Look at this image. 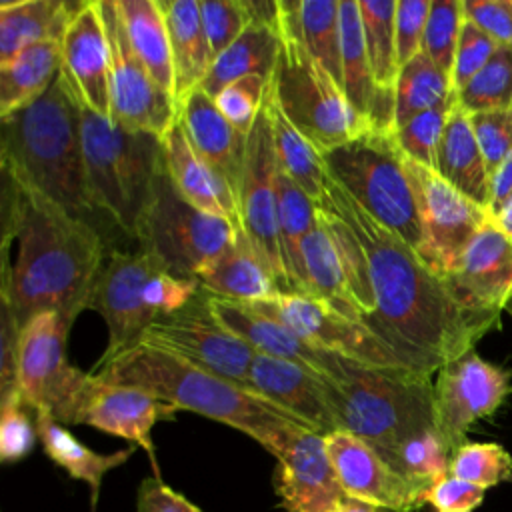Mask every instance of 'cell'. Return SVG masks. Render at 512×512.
<instances>
[{
    "label": "cell",
    "instance_id": "ba28073f",
    "mask_svg": "<svg viewBox=\"0 0 512 512\" xmlns=\"http://www.w3.org/2000/svg\"><path fill=\"white\" fill-rule=\"evenodd\" d=\"M272 94L284 116L316 146L328 152L364 132L370 122L348 102L342 86L310 56L296 34L282 28Z\"/></svg>",
    "mask_w": 512,
    "mask_h": 512
},
{
    "label": "cell",
    "instance_id": "5bb4252c",
    "mask_svg": "<svg viewBox=\"0 0 512 512\" xmlns=\"http://www.w3.org/2000/svg\"><path fill=\"white\" fill-rule=\"evenodd\" d=\"M408 160V158H406ZM418 196L422 246L418 256L442 278L450 276L470 240L492 220L490 212L450 186L436 170L408 160Z\"/></svg>",
    "mask_w": 512,
    "mask_h": 512
},
{
    "label": "cell",
    "instance_id": "1f68e13d",
    "mask_svg": "<svg viewBox=\"0 0 512 512\" xmlns=\"http://www.w3.org/2000/svg\"><path fill=\"white\" fill-rule=\"evenodd\" d=\"M280 44V28L250 18L246 30L218 58H214L200 88L210 96H216L226 84L246 76L270 80L278 62Z\"/></svg>",
    "mask_w": 512,
    "mask_h": 512
},
{
    "label": "cell",
    "instance_id": "8992f818",
    "mask_svg": "<svg viewBox=\"0 0 512 512\" xmlns=\"http://www.w3.org/2000/svg\"><path fill=\"white\" fill-rule=\"evenodd\" d=\"M78 114L92 200L136 248L162 164V136L126 130L80 102Z\"/></svg>",
    "mask_w": 512,
    "mask_h": 512
},
{
    "label": "cell",
    "instance_id": "c3c4849f",
    "mask_svg": "<svg viewBox=\"0 0 512 512\" xmlns=\"http://www.w3.org/2000/svg\"><path fill=\"white\" fill-rule=\"evenodd\" d=\"M198 4L212 58H218L246 30L248 10L244 0H198Z\"/></svg>",
    "mask_w": 512,
    "mask_h": 512
},
{
    "label": "cell",
    "instance_id": "7dc6e473",
    "mask_svg": "<svg viewBox=\"0 0 512 512\" xmlns=\"http://www.w3.org/2000/svg\"><path fill=\"white\" fill-rule=\"evenodd\" d=\"M36 442L40 440L34 410L26 406L20 392L0 398V460L16 464L34 450Z\"/></svg>",
    "mask_w": 512,
    "mask_h": 512
},
{
    "label": "cell",
    "instance_id": "4fadbf2b",
    "mask_svg": "<svg viewBox=\"0 0 512 512\" xmlns=\"http://www.w3.org/2000/svg\"><path fill=\"white\" fill-rule=\"evenodd\" d=\"M268 94V92H266ZM276 152L268 102L264 100L248 136L238 188L240 230L274 274L282 292H292L286 276L276 220Z\"/></svg>",
    "mask_w": 512,
    "mask_h": 512
},
{
    "label": "cell",
    "instance_id": "9a60e30c",
    "mask_svg": "<svg viewBox=\"0 0 512 512\" xmlns=\"http://www.w3.org/2000/svg\"><path fill=\"white\" fill-rule=\"evenodd\" d=\"M110 52V120L132 132L162 136L176 118V102L136 56L116 0H98Z\"/></svg>",
    "mask_w": 512,
    "mask_h": 512
},
{
    "label": "cell",
    "instance_id": "e575fe53",
    "mask_svg": "<svg viewBox=\"0 0 512 512\" xmlns=\"http://www.w3.org/2000/svg\"><path fill=\"white\" fill-rule=\"evenodd\" d=\"M78 6L64 0L0 2V64L32 44L60 38Z\"/></svg>",
    "mask_w": 512,
    "mask_h": 512
},
{
    "label": "cell",
    "instance_id": "f5cc1de1",
    "mask_svg": "<svg viewBox=\"0 0 512 512\" xmlns=\"http://www.w3.org/2000/svg\"><path fill=\"white\" fill-rule=\"evenodd\" d=\"M430 2L432 0H396L394 32L400 68L422 52Z\"/></svg>",
    "mask_w": 512,
    "mask_h": 512
},
{
    "label": "cell",
    "instance_id": "8d00e7d4",
    "mask_svg": "<svg viewBox=\"0 0 512 512\" xmlns=\"http://www.w3.org/2000/svg\"><path fill=\"white\" fill-rule=\"evenodd\" d=\"M128 40L154 82L174 98L170 36L160 0H116Z\"/></svg>",
    "mask_w": 512,
    "mask_h": 512
},
{
    "label": "cell",
    "instance_id": "3957f363",
    "mask_svg": "<svg viewBox=\"0 0 512 512\" xmlns=\"http://www.w3.org/2000/svg\"><path fill=\"white\" fill-rule=\"evenodd\" d=\"M0 164L116 248L110 234L118 228L98 210L88 188L78 98L62 72L38 100L2 118Z\"/></svg>",
    "mask_w": 512,
    "mask_h": 512
},
{
    "label": "cell",
    "instance_id": "836d02e7",
    "mask_svg": "<svg viewBox=\"0 0 512 512\" xmlns=\"http://www.w3.org/2000/svg\"><path fill=\"white\" fill-rule=\"evenodd\" d=\"M62 72L60 38H48L24 48L0 64V118L38 100Z\"/></svg>",
    "mask_w": 512,
    "mask_h": 512
},
{
    "label": "cell",
    "instance_id": "d590c367",
    "mask_svg": "<svg viewBox=\"0 0 512 512\" xmlns=\"http://www.w3.org/2000/svg\"><path fill=\"white\" fill-rule=\"evenodd\" d=\"M304 292L314 296L348 318L362 322V310L350 290L344 266L328 230L318 222L304 236L300 246Z\"/></svg>",
    "mask_w": 512,
    "mask_h": 512
},
{
    "label": "cell",
    "instance_id": "5b68a950",
    "mask_svg": "<svg viewBox=\"0 0 512 512\" xmlns=\"http://www.w3.org/2000/svg\"><path fill=\"white\" fill-rule=\"evenodd\" d=\"M326 388L338 428L362 438L392 468L406 442L436 428L432 376L340 358Z\"/></svg>",
    "mask_w": 512,
    "mask_h": 512
},
{
    "label": "cell",
    "instance_id": "f6af8a7d",
    "mask_svg": "<svg viewBox=\"0 0 512 512\" xmlns=\"http://www.w3.org/2000/svg\"><path fill=\"white\" fill-rule=\"evenodd\" d=\"M464 24V0H432L424 30L422 52L448 76Z\"/></svg>",
    "mask_w": 512,
    "mask_h": 512
},
{
    "label": "cell",
    "instance_id": "680465c9",
    "mask_svg": "<svg viewBox=\"0 0 512 512\" xmlns=\"http://www.w3.org/2000/svg\"><path fill=\"white\" fill-rule=\"evenodd\" d=\"M492 222L512 240V198L506 202V206L496 216H492Z\"/></svg>",
    "mask_w": 512,
    "mask_h": 512
},
{
    "label": "cell",
    "instance_id": "603a6c76",
    "mask_svg": "<svg viewBox=\"0 0 512 512\" xmlns=\"http://www.w3.org/2000/svg\"><path fill=\"white\" fill-rule=\"evenodd\" d=\"M248 388L322 436L338 430L326 380L300 364L256 354Z\"/></svg>",
    "mask_w": 512,
    "mask_h": 512
},
{
    "label": "cell",
    "instance_id": "484cf974",
    "mask_svg": "<svg viewBox=\"0 0 512 512\" xmlns=\"http://www.w3.org/2000/svg\"><path fill=\"white\" fill-rule=\"evenodd\" d=\"M162 154L168 176L186 202L240 228L234 190L194 152L178 118H174L170 128L162 134Z\"/></svg>",
    "mask_w": 512,
    "mask_h": 512
},
{
    "label": "cell",
    "instance_id": "f546056e",
    "mask_svg": "<svg viewBox=\"0 0 512 512\" xmlns=\"http://www.w3.org/2000/svg\"><path fill=\"white\" fill-rule=\"evenodd\" d=\"M174 70V102L178 104L188 92L202 86L214 62L208 38L200 20L198 0H160Z\"/></svg>",
    "mask_w": 512,
    "mask_h": 512
},
{
    "label": "cell",
    "instance_id": "74e56055",
    "mask_svg": "<svg viewBox=\"0 0 512 512\" xmlns=\"http://www.w3.org/2000/svg\"><path fill=\"white\" fill-rule=\"evenodd\" d=\"M268 112L272 124V138H274V152L278 168L298 186L302 188L312 200H318L324 192L326 184V168L322 162V154L316 146L284 116L280 110L270 82H268Z\"/></svg>",
    "mask_w": 512,
    "mask_h": 512
},
{
    "label": "cell",
    "instance_id": "7a4b0ae2",
    "mask_svg": "<svg viewBox=\"0 0 512 512\" xmlns=\"http://www.w3.org/2000/svg\"><path fill=\"white\" fill-rule=\"evenodd\" d=\"M4 176L0 300L22 328L40 312H58L68 326L90 308L102 262L112 248L88 222L68 214L10 172Z\"/></svg>",
    "mask_w": 512,
    "mask_h": 512
},
{
    "label": "cell",
    "instance_id": "4dcf8cb0",
    "mask_svg": "<svg viewBox=\"0 0 512 512\" xmlns=\"http://www.w3.org/2000/svg\"><path fill=\"white\" fill-rule=\"evenodd\" d=\"M36 428H38V440L44 450V454L66 474L74 480H82L88 484L92 494V504L98 500V492L102 486L104 476L120 468L130 460L136 446H128L110 454H100L88 448L84 442H80L64 424L54 420L48 412H34Z\"/></svg>",
    "mask_w": 512,
    "mask_h": 512
},
{
    "label": "cell",
    "instance_id": "83f0119b",
    "mask_svg": "<svg viewBox=\"0 0 512 512\" xmlns=\"http://www.w3.org/2000/svg\"><path fill=\"white\" fill-rule=\"evenodd\" d=\"M434 170L466 198L486 210L490 208V176L470 124V114L458 102L448 116L438 144Z\"/></svg>",
    "mask_w": 512,
    "mask_h": 512
},
{
    "label": "cell",
    "instance_id": "6f0895ef",
    "mask_svg": "<svg viewBox=\"0 0 512 512\" xmlns=\"http://www.w3.org/2000/svg\"><path fill=\"white\" fill-rule=\"evenodd\" d=\"M512 198V154L490 176V216H496Z\"/></svg>",
    "mask_w": 512,
    "mask_h": 512
},
{
    "label": "cell",
    "instance_id": "7bdbcfd3",
    "mask_svg": "<svg viewBox=\"0 0 512 512\" xmlns=\"http://www.w3.org/2000/svg\"><path fill=\"white\" fill-rule=\"evenodd\" d=\"M468 114L512 108V46H498L488 64L456 94Z\"/></svg>",
    "mask_w": 512,
    "mask_h": 512
},
{
    "label": "cell",
    "instance_id": "30bf717a",
    "mask_svg": "<svg viewBox=\"0 0 512 512\" xmlns=\"http://www.w3.org/2000/svg\"><path fill=\"white\" fill-rule=\"evenodd\" d=\"M168 270L146 248H110L98 272L90 310H96L108 328V344L96 364L136 346L148 326L160 316L152 300V280Z\"/></svg>",
    "mask_w": 512,
    "mask_h": 512
},
{
    "label": "cell",
    "instance_id": "52a82bcc",
    "mask_svg": "<svg viewBox=\"0 0 512 512\" xmlns=\"http://www.w3.org/2000/svg\"><path fill=\"white\" fill-rule=\"evenodd\" d=\"M322 162L326 174L368 216L416 252L420 250L418 196L394 130H368L342 146L322 152Z\"/></svg>",
    "mask_w": 512,
    "mask_h": 512
},
{
    "label": "cell",
    "instance_id": "ffe728a7",
    "mask_svg": "<svg viewBox=\"0 0 512 512\" xmlns=\"http://www.w3.org/2000/svg\"><path fill=\"white\" fill-rule=\"evenodd\" d=\"M272 484L284 512H334L346 498L324 436L306 426H300L276 456Z\"/></svg>",
    "mask_w": 512,
    "mask_h": 512
},
{
    "label": "cell",
    "instance_id": "11a10c76",
    "mask_svg": "<svg viewBox=\"0 0 512 512\" xmlns=\"http://www.w3.org/2000/svg\"><path fill=\"white\" fill-rule=\"evenodd\" d=\"M464 16L498 46H512V0H464Z\"/></svg>",
    "mask_w": 512,
    "mask_h": 512
},
{
    "label": "cell",
    "instance_id": "f35d334b",
    "mask_svg": "<svg viewBox=\"0 0 512 512\" xmlns=\"http://www.w3.org/2000/svg\"><path fill=\"white\" fill-rule=\"evenodd\" d=\"M276 220L282 260L292 292H304L300 246L316 224L314 200L298 188L280 168L276 170Z\"/></svg>",
    "mask_w": 512,
    "mask_h": 512
},
{
    "label": "cell",
    "instance_id": "d6986e66",
    "mask_svg": "<svg viewBox=\"0 0 512 512\" xmlns=\"http://www.w3.org/2000/svg\"><path fill=\"white\" fill-rule=\"evenodd\" d=\"M176 412V408L140 388L104 382L88 372V380L76 402L72 426L82 424L128 440L130 446L146 450L154 462L152 428L162 420H172Z\"/></svg>",
    "mask_w": 512,
    "mask_h": 512
},
{
    "label": "cell",
    "instance_id": "e0dca14e",
    "mask_svg": "<svg viewBox=\"0 0 512 512\" xmlns=\"http://www.w3.org/2000/svg\"><path fill=\"white\" fill-rule=\"evenodd\" d=\"M512 394V372L474 350L448 362L434 378V418L450 452L466 442L474 422L492 416Z\"/></svg>",
    "mask_w": 512,
    "mask_h": 512
},
{
    "label": "cell",
    "instance_id": "60d3db41",
    "mask_svg": "<svg viewBox=\"0 0 512 512\" xmlns=\"http://www.w3.org/2000/svg\"><path fill=\"white\" fill-rule=\"evenodd\" d=\"M358 4L374 84L380 92L394 94L400 72L394 32L396 0H358Z\"/></svg>",
    "mask_w": 512,
    "mask_h": 512
},
{
    "label": "cell",
    "instance_id": "db71d44e",
    "mask_svg": "<svg viewBox=\"0 0 512 512\" xmlns=\"http://www.w3.org/2000/svg\"><path fill=\"white\" fill-rule=\"evenodd\" d=\"M484 494V488L446 474L426 490V504L434 512H476Z\"/></svg>",
    "mask_w": 512,
    "mask_h": 512
},
{
    "label": "cell",
    "instance_id": "8fae6325",
    "mask_svg": "<svg viewBox=\"0 0 512 512\" xmlns=\"http://www.w3.org/2000/svg\"><path fill=\"white\" fill-rule=\"evenodd\" d=\"M70 326L58 312H40L20 328L16 390L34 412H48L64 426H72L78 396L88 372L66 360Z\"/></svg>",
    "mask_w": 512,
    "mask_h": 512
},
{
    "label": "cell",
    "instance_id": "6da1fadb",
    "mask_svg": "<svg viewBox=\"0 0 512 512\" xmlns=\"http://www.w3.org/2000/svg\"><path fill=\"white\" fill-rule=\"evenodd\" d=\"M318 202L338 212L360 238L374 294V310L362 322L388 344L404 368L434 376L500 326L502 310L462 304L446 278L368 216L330 176Z\"/></svg>",
    "mask_w": 512,
    "mask_h": 512
},
{
    "label": "cell",
    "instance_id": "b9f144b4",
    "mask_svg": "<svg viewBox=\"0 0 512 512\" xmlns=\"http://www.w3.org/2000/svg\"><path fill=\"white\" fill-rule=\"evenodd\" d=\"M314 206H316L318 222L328 230V234L338 250L350 290L362 310V320H364L374 310V294H372V286H370L368 260H366L364 246H362L360 238L356 236V232L350 228V224L338 212H334L330 206H326L324 202H318V200L314 202Z\"/></svg>",
    "mask_w": 512,
    "mask_h": 512
},
{
    "label": "cell",
    "instance_id": "cb8c5ba5",
    "mask_svg": "<svg viewBox=\"0 0 512 512\" xmlns=\"http://www.w3.org/2000/svg\"><path fill=\"white\" fill-rule=\"evenodd\" d=\"M458 300L478 310H504L512 298V240L490 220L446 276Z\"/></svg>",
    "mask_w": 512,
    "mask_h": 512
},
{
    "label": "cell",
    "instance_id": "f1b7e54d",
    "mask_svg": "<svg viewBox=\"0 0 512 512\" xmlns=\"http://www.w3.org/2000/svg\"><path fill=\"white\" fill-rule=\"evenodd\" d=\"M198 282L210 294L240 302H258L282 292L274 274L242 230H238L232 244L200 272Z\"/></svg>",
    "mask_w": 512,
    "mask_h": 512
},
{
    "label": "cell",
    "instance_id": "681fc988",
    "mask_svg": "<svg viewBox=\"0 0 512 512\" xmlns=\"http://www.w3.org/2000/svg\"><path fill=\"white\" fill-rule=\"evenodd\" d=\"M268 82L260 76H246L226 84L216 96V106L230 120V124L248 136L258 112L264 106Z\"/></svg>",
    "mask_w": 512,
    "mask_h": 512
},
{
    "label": "cell",
    "instance_id": "ab89813d",
    "mask_svg": "<svg viewBox=\"0 0 512 512\" xmlns=\"http://www.w3.org/2000/svg\"><path fill=\"white\" fill-rule=\"evenodd\" d=\"M454 102L456 92L450 76L420 52L398 72L394 88V128L426 110Z\"/></svg>",
    "mask_w": 512,
    "mask_h": 512
},
{
    "label": "cell",
    "instance_id": "9f6ffc18",
    "mask_svg": "<svg viewBox=\"0 0 512 512\" xmlns=\"http://www.w3.org/2000/svg\"><path fill=\"white\" fill-rule=\"evenodd\" d=\"M136 512H206L160 476H148L136 492Z\"/></svg>",
    "mask_w": 512,
    "mask_h": 512
},
{
    "label": "cell",
    "instance_id": "4316f807",
    "mask_svg": "<svg viewBox=\"0 0 512 512\" xmlns=\"http://www.w3.org/2000/svg\"><path fill=\"white\" fill-rule=\"evenodd\" d=\"M342 90L372 130H394V94L376 88L364 44L358 0H340Z\"/></svg>",
    "mask_w": 512,
    "mask_h": 512
},
{
    "label": "cell",
    "instance_id": "7c38bea8",
    "mask_svg": "<svg viewBox=\"0 0 512 512\" xmlns=\"http://www.w3.org/2000/svg\"><path fill=\"white\" fill-rule=\"evenodd\" d=\"M138 344L174 354L250 390V366L256 352L218 320L204 288L182 308L158 316Z\"/></svg>",
    "mask_w": 512,
    "mask_h": 512
},
{
    "label": "cell",
    "instance_id": "6125c7cd",
    "mask_svg": "<svg viewBox=\"0 0 512 512\" xmlns=\"http://www.w3.org/2000/svg\"><path fill=\"white\" fill-rule=\"evenodd\" d=\"M380 512H392V510H380Z\"/></svg>",
    "mask_w": 512,
    "mask_h": 512
},
{
    "label": "cell",
    "instance_id": "d4e9b609",
    "mask_svg": "<svg viewBox=\"0 0 512 512\" xmlns=\"http://www.w3.org/2000/svg\"><path fill=\"white\" fill-rule=\"evenodd\" d=\"M176 118L194 152L214 168L238 196L246 134L238 132L200 86L176 104Z\"/></svg>",
    "mask_w": 512,
    "mask_h": 512
},
{
    "label": "cell",
    "instance_id": "44dd1931",
    "mask_svg": "<svg viewBox=\"0 0 512 512\" xmlns=\"http://www.w3.org/2000/svg\"><path fill=\"white\" fill-rule=\"evenodd\" d=\"M62 74L80 104L110 118V52L98 0L82 2L62 36Z\"/></svg>",
    "mask_w": 512,
    "mask_h": 512
},
{
    "label": "cell",
    "instance_id": "bcb514c9",
    "mask_svg": "<svg viewBox=\"0 0 512 512\" xmlns=\"http://www.w3.org/2000/svg\"><path fill=\"white\" fill-rule=\"evenodd\" d=\"M454 106L456 102L426 110L410 118L406 124L394 128V138L408 160L430 170L436 168L438 144L442 140L448 116Z\"/></svg>",
    "mask_w": 512,
    "mask_h": 512
},
{
    "label": "cell",
    "instance_id": "d6a6232c",
    "mask_svg": "<svg viewBox=\"0 0 512 512\" xmlns=\"http://www.w3.org/2000/svg\"><path fill=\"white\" fill-rule=\"evenodd\" d=\"M280 26L300 38L310 56L342 86L340 0H278Z\"/></svg>",
    "mask_w": 512,
    "mask_h": 512
},
{
    "label": "cell",
    "instance_id": "816d5d0a",
    "mask_svg": "<svg viewBox=\"0 0 512 512\" xmlns=\"http://www.w3.org/2000/svg\"><path fill=\"white\" fill-rule=\"evenodd\" d=\"M496 50L498 44L464 16V24L454 54V66L450 74L452 88L456 94L488 64Z\"/></svg>",
    "mask_w": 512,
    "mask_h": 512
},
{
    "label": "cell",
    "instance_id": "91938a15",
    "mask_svg": "<svg viewBox=\"0 0 512 512\" xmlns=\"http://www.w3.org/2000/svg\"><path fill=\"white\" fill-rule=\"evenodd\" d=\"M334 512H380V508L372 506V504H366V502H360V500H354V498H344L338 508Z\"/></svg>",
    "mask_w": 512,
    "mask_h": 512
},
{
    "label": "cell",
    "instance_id": "ac0fdd59",
    "mask_svg": "<svg viewBox=\"0 0 512 512\" xmlns=\"http://www.w3.org/2000/svg\"><path fill=\"white\" fill-rule=\"evenodd\" d=\"M324 444L348 498L392 512H416L426 506V490L396 472L362 438L338 428L324 436Z\"/></svg>",
    "mask_w": 512,
    "mask_h": 512
},
{
    "label": "cell",
    "instance_id": "7402d4cb",
    "mask_svg": "<svg viewBox=\"0 0 512 512\" xmlns=\"http://www.w3.org/2000/svg\"><path fill=\"white\" fill-rule=\"evenodd\" d=\"M208 302L218 320L240 340H244L256 354L300 364L324 380L336 376L342 356L308 344L280 320L262 314L248 302L222 298L210 292Z\"/></svg>",
    "mask_w": 512,
    "mask_h": 512
},
{
    "label": "cell",
    "instance_id": "f907efd6",
    "mask_svg": "<svg viewBox=\"0 0 512 512\" xmlns=\"http://www.w3.org/2000/svg\"><path fill=\"white\" fill-rule=\"evenodd\" d=\"M470 124L480 146L488 176L512 154V108L470 114Z\"/></svg>",
    "mask_w": 512,
    "mask_h": 512
},
{
    "label": "cell",
    "instance_id": "94428289",
    "mask_svg": "<svg viewBox=\"0 0 512 512\" xmlns=\"http://www.w3.org/2000/svg\"><path fill=\"white\" fill-rule=\"evenodd\" d=\"M504 310H506V312H508V316H510V318H512V298H510V300H508V304H506V306H504Z\"/></svg>",
    "mask_w": 512,
    "mask_h": 512
},
{
    "label": "cell",
    "instance_id": "9c48e42d",
    "mask_svg": "<svg viewBox=\"0 0 512 512\" xmlns=\"http://www.w3.org/2000/svg\"><path fill=\"white\" fill-rule=\"evenodd\" d=\"M238 230L232 222L186 202L174 188L162 154L138 246L156 254L168 272L198 280L200 272L232 244Z\"/></svg>",
    "mask_w": 512,
    "mask_h": 512
},
{
    "label": "cell",
    "instance_id": "ee69618b",
    "mask_svg": "<svg viewBox=\"0 0 512 512\" xmlns=\"http://www.w3.org/2000/svg\"><path fill=\"white\" fill-rule=\"evenodd\" d=\"M448 474L488 490L512 480V456L502 444L466 440L452 452Z\"/></svg>",
    "mask_w": 512,
    "mask_h": 512
},
{
    "label": "cell",
    "instance_id": "2e32d148",
    "mask_svg": "<svg viewBox=\"0 0 512 512\" xmlns=\"http://www.w3.org/2000/svg\"><path fill=\"white\" fill-rule=\"evenodd\" d=\"M262 314L280 320L308 344L370 366L404 368L396 354L364 322L354 320L330 304L302 294L276 292L258 302H248Z\"/></svg>",
    "mask_w": 512,
    "mask_h": 512
},
{
    "label": "cell",
    "instance_id": "277c9868",
    "mask_svg": "<svg viewBox=\"0 0 512 512\" xmlns=\"http://www.w3.org/2000/svg\"><path fill=\"white\" fill-rule=\"evenodd\" d=\"M90 374L140 388L176 410L236 428L274 458L302 426L262 396L148 344H136L104 364H94Z\"/></svg>",
    "mask_w": 512,
    "mask_h": 512
}]
</instances>
